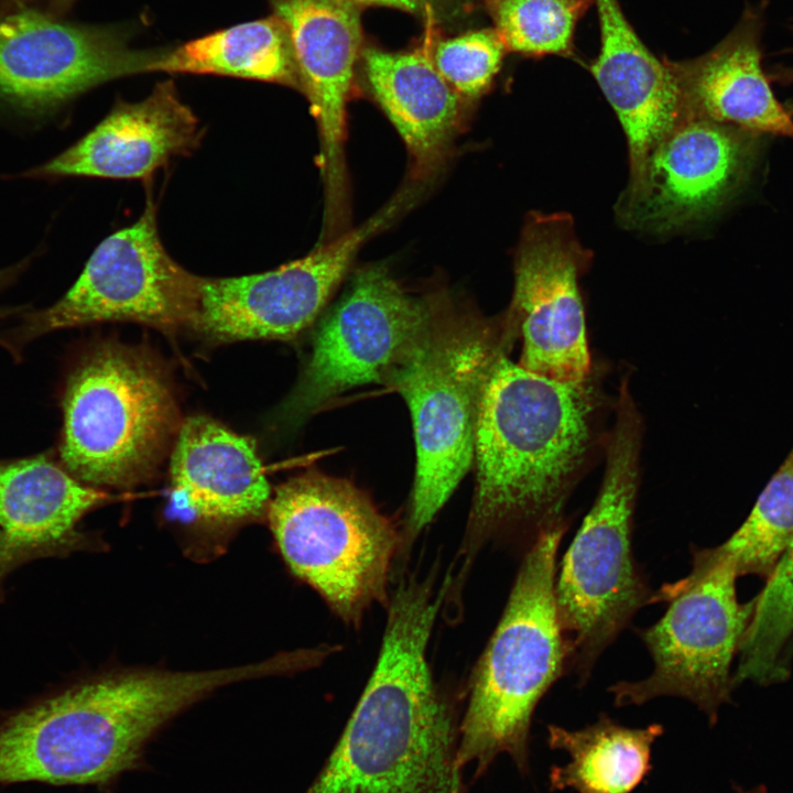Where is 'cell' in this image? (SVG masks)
<instances>
[{
    "mask_svg": "<svg viewBox=\"0 0 793 793\" xmlns=\"http://www.w3.org/2000/svg\"><path fill=\"white\" fill-rule=\"evenodd\" d=\"M445 587L404 580L388 601L372 674L305 793H466L459 725L436 686L427 645Z\"/></svg>",
    "mask_w": 793,
    "mask_h": 793,
    "instance_id": "cell-1",
    "label": "cell"
},
{
    "mask_svg": "<svg viewBox=\"0 0 793 793\" xmlns=\"http://www.w3.org/2000/svg\"><path fill=\"white\" fill-rule=\"evenodd\" d=\"M273 659L207 671L138 670L84 680L0 719V784L108 785L150 739L214 691L275 674Z\"/></svg>",
    "mask_w": 793,
    "mask_h": 793,
    "instance_id": "cell-2",
    "label": "cell"
},
{
    "mask_svg": "<svg viewBox=\"0 0 793 793\" xmlns=\"http://www.w3.org/2000/svg\"><path fill=\"white\" fill-rule=\"evenodd\" d=\"M593 388L589 378L562 382L506 355L497 360L476 427L470 546L513 536L526 548L542 531L565 521V501L595 437Z\"/></svg>",
    "mask_w": 793,
    "mask_h": 793,
    "instance_id": "cell-3",
    "label": "cell"
},
{
    "mask_svg": "<svg viewBox=\"0 0 793 793\" xmlns=\"http://www.w3.org/2000/svg\"><path fill=\"white\" fill-rule=\"evenodd\" d=\"M567 530L562 521L524 550L502 616L479 658L459 723L457 762L474 763V780L499 754L530 773L534 711L568 672L571 650L555 602L556 557Z\"/></svg>",
    "mask_w": 793,
    "mask_h": 793,
    "instance_id": "cell-4",
    "label": "cell"
},
{
    "mask_svg": "<svg viewBox=\"0 0 793 793\" xmlns=\"http://www.w3.org/2000/svg\"><path fill=\"white\" fill-rule=\"evenodd\" d=\"M641 419L623 381L607 439L598 496L567 548L555 579L558 619L567 638L568 672L578 686L589 680L601 653L653 593L632 548L639 485Z\"/></svg>",
    "mask_w": 793,
    "mask_h": 793,
    "instance_id": "cell-5",
    "label": "cell"
},
{
    "mask_svg": "<svg viewBox=\"0 0 793 793\" xmlns=\"http://www.w3.org/2000/svg\"><path fill=\"white\" fill-rule=\"evenodd\" d=\"M62 465L93 487L150 480L183 421L167 371L149 352L97 344L69 371L62 397Z\"/></svg>",
    "mask_w": 793,
    "mask_h": 793,
    "instance_id": "cell-6",
    "label": "cell"
},
{
    "mask_svg": "<svg viewBox=\"0 0 793 793\" xmlns=\"http://www.w3.org/2000/svg\"><path fill=\"white\" fill-rule=\"evenodd\" d=\"M437 302L426 336L390 383L413 420L412 535L433 520L468 470L486 383L515 337L504 319L496 327L456 316Z\"/></svg>",
    "mask_w": 793,
    "mask_h": 793,
    "instance_id": "cell-7",
    "label": "cell"
},
{
    "mask_svg": "<svg viewBox=\"0 0 793 793\" xmlns=\"http://www.w3.org/2000/svg\"><path fill=\"white\" fill-rule=\"evenodd\" d=\"M267 511L290 569L345 622L358 626L373 604L389 601L399 535L352 484L307 471L281 484Z\"/></svg>",
    "mask_w": 793,
    "mask_h": 793,
    "instance_id": "cell-8",
    "label": "cell"
},
{
    "mask_svg": "<svg viewBox=\"0 0 793 793\" xmlns=\"http://www.w3.org/2000/svg\"><path fill=\"white\" fill-rule=\"evenodd\" d=\"M736 568L716 547L694 548L692 571L664 584L652 602L667 604L654 624L638 629L653 670L639 681H620L608 688L616 706L642 705L656 697L684 698L710 724L730 702L731 664L750 619L752 604H740Z\"/></svg>",
    "mask_w": 793,
    "mask_h": 793,
    "instance_id": "cell-9",
    "label": "cell"
},
{
    "mask_svg": "<svg viewBox=\"0 0 793 793\" xmlns=\"http://www.w3.org/2000/svg\"><path fill=\"white\" fill-rule=\"evenodd\" d=\"M202 278L175 262L160 239L151 198L131 226L107 237L73 286L53 305L26 313L0 334V346L20 354L57 329L130 321L174 332L194 326Z\"/></svg>",
    "mask_w": 793,
    "mask_h": 793,
    "instance_id": "cell-10",
    "label": "cell"
},
{
    "mask_svg": "<svg viewBox=\"0 0 793 793\" xmlns=\"http://www.w3.org/2000/svg\"><path fill=\"white\" fill-rule=\"evenodd\" d=\"M435 304L408 293L383 265L358 271L321 323L284 416L300 420L358 385L390 384L426 336Z\"/></svg>",
    "mask_w": 793,
    "mask_h": 793,
    "instance_id": "cell-11",
    "label": "cell"
},
{
    "mask_svg": "<svg viewBox=\"0 0 793 793\" xmlns=\"http://www.w3.org/2000/svg\"><path fill=\"white\" fill-rule=\"evenodd\" d=\"M514 289L504 321L522 337L519 365L562 382L589 378L579 278L593 259L566 213H530L514 254Z\"/></svg>",
    "mask_w": 793,
    "mask_h": 793,
    "instance_id": "cell-12",
    "label": "cell"
},
{
    "mask_svg": "<svg viewBox=\"0 0 793 793\" xmlns=\"http://www.w3.org/2000/svg\"><path fill=\"white\" fill-rule=\"evenodd\" d=\"M763 135L686 117L649 153L616 204L627 229L663 235L721 208L749 180Z\"/></svg>",
    "mask_w": 793,
    "mask_h": 793,
    "instance_id": "cell-13",
    "label": "cell"
},
{
    "mask_svg": "<svg viewBox=\"0 0 793 793\" xmlns=\"http://www.w3.org/2000/svg\"><path fill=\"white\" fill-rule=\"evenodd\" d=\"M402 203L391 202L358 228L274 270L202 278L193 327L218 343L295 337L315 321L360 247Z\"/></svg>",
    "mask_w": 793,
    "mask_h": 793,
    "instance_id": "cell-14",
    "label": "cell"
},
{
    "mask_svg": "<svg viewBox=\"0 0 793 793\" xmlns=\"http://www.w3.org/2000/svg\"><path fill=\"white\" fill-rule=\"evenodd\" d=\"M157 54L132 51L105 28L35 10L0 13V100L45 113L107 80L146 72Z\"/></svg>",
    "mask_w": 793,
    "mask_h": 793,
    "instance_id": "cell-15",
    "label": "cell"
},
{
    "mask_svg": "<svg viewBox=\"0 0 793 793\" xmlns=\"http://www.w3.org/2000/svg\"><path fill=\"white\" fill-rule=\"evenodd\" d=\"M287 26L300 86L316 118L327 211L341 197L346 102L360 53V11L348 0H268Z\"/></svg>",
    "mask_w": 793,
    "mask_h": 793,
    "instance_id": "cell-16",
    "label": "cell"
},
{
    "mask_svg": "<svg viewBox=\"0 0 793 793\" xmlns=\"http://www.w3.org/2000/svg\"><path fill=\"white\" fill-rule=\"evenodd\" d=\"M199 122L164 82L145 99L121 101L72 146L25 172V177L87 176L142 178L170 159L194 150L200 139Z\"/></svg>",
    "mask_w": 793,
    "mask_h": 793,
    "instance_id": "cell-17",
    "label": "cell"
},
{
    "mask_svg": "<svg viewBox=\"0 0 793 793\" xmlns=\"http://www.w3.org/2000/svg\"><path fill=\"white\" fill-rule=\"evenodd\" d=\"M765 4L748 6L731 31L706 53L665 61L687 117L793 139L792 115L778 100L762 66Z\"/></svg>",
    "mask_w": 793,
    "mask_h": 793,
    "instance_id": "cell-18",
    "label": "cell"
},
{
    "mask_svg": "<svg viewBox=\"0 0 793 793\" xmlns=\"http://www.w3.org/2000/svg\"><path fill=\"white\" fill-rule=\"evenodd\" d=\"M107 498L47 454L0 460V602L15 568L79 548L77 524Z\"/></svg>",
    "mask_w": 793,
    "mask_h": 793,
    "instance_id": "cell-19",
    "label": "cell"
},
{
    "mask_svg": "<svg viewBox=\"0 0 793 793\" xmlns=\"http://www.w3.org/2000/svg\"><path fill=\"white\" fill-rule=\"evenodd\" d=\"M599 51L588 70L626 134L630 176L652 149L686 118L677 83L665 57L641 40L619 0H594Z\"/></svg>",
    "mask_w": 793,
    "mask_h": 793,
    "instance_id": "cell-20",
    "label": "cell"
},
{
    "mask_svg": "<svg viewBox=\"0 0 793 793\" xmlns=\"http://www.w3.org/2000/svg\"><path fill=\"white\" fill-rule=\"evenodd\" d=\"M170 475L180 506L207 522L257 517L271 499L253 443L207 416L183 421L170 454Z\"/></svg>",
    "mask_w": 793,
    "mask_h": 793,
    "instance_id": "cell-21",
    "label": "cell"
},
{
    "mask_svg": "<svg viewBox=\"0 0 793 793\" xmlns=\"http://www.w3.org/2000/svg\"><path fill=\"white\" fill-rule=\"evenodd\" d=\"M371 91L420 171L432 169L459 118L458 95L423 52L369 48L363 55Z\"/></svg>",
    "mask_w": 793,
    "mask_h": 793,
    "instance_id": "cell-22",
    "label": "cell"
},
{
    "mask_svg": "<svg viewBox=\"0 0 793 793\" xmlns=\"http://www.w3.org/2000/svg\"><path fill=\"white\" fill-rule=\"evenodd\" d=\"M546 728L548 748L569 757L551 768L550 790L577 793H631L652 770V746L664 731L661 724L630 728L605 713L580 729Z\"/></svg>",
    "mask_w": 793,
    "mask_h": 793,
    "instance_id": "cell-23",
    "label": "cell"
},
{
    "mask_svg": "<svg viewBox=\"0 0 793 793\" xmlns=\"http://www.w3.org/2000/svg\"><path fill=\"white\" fill-rule=\"evenodd\" d=\"M146 72L213 74L300 85L287 26L274 13L160 52Z\"/></svg>",
    "mask_w": 793,
    "mask_h": 793,
    "instance_id": "cell-24",
    "label": "cell"
},
{
    "mask_svg": "<svg viewBox=\"0 0 793 793\" xmlns=\"http://www.w3.org/2000/svg\"><path fill=\"white\" fill-rule=\"evenodd\" d=\"M738 651L734 685H771L790 676L793 658V540L767 576Z\"/></svg>",
    "mask_w": 793,
    "mask_h": 793,
    "instance_id": "cell-25",
    "label": "cell"
},
{
    "mask_svg": "<svg viewBox=\"0 0 793 793\" xmlns=\"http://www.w3.org/2000/svg\"><path fill=\"white\" fill-rule=\"evenodd\" d=\"M594 0H486L507 52L575 58V33Z\"/></svg>",
    "mask_w": 793,
    "mask_h": 793,
    "instance_id": "cell-26",
    "label": "cell"
},
{
    "mask_svg": "<svg viewBox=\"0 0 793 793\" xmlns=\"http://www.w3.org/2000/svg\"><path fill=\"white\" fill-rule=\"evenodd\" d=\"M793 540V449L759 496L746 521L718 550L738 576L770 574Z\"/></svg>",
    "mask_w": 793,
    "mask_h": 793,
    "instance_id": "cell-27",
    "label": "cell"
},
{
    "mask_svg": "<svg viewBox=\"0 0 793 793\" xmlns=\"http://www.w3.org/2000/svg\"><path fill=\"white\" fill-rule=\"evenodd\" d=\"M506 52L495 29H481L439 42L430 57L457 95L477 98L490 88Z\"/></svg>",
    "mask_w": 793,
    "mask_h": 793,
    "instance_id": "cell-28",
    "label": "cell"
},
{
    "mask_svg": "<svg viewBox=\"0 0 793 793\" xmlns=\"http://www.w3.org/2000/svg\"><path fill=\"white\" fill-rule=\"evenodd\" d=\"M357 6L372 4L400 9L413 14L443 15L457 9L458 0H348Z\"/></svg>",
    "mask_w": 793,
    "mask_h": 793,
    "instance_id": "cell-29",
    "label": "cell"
},
{
    "mask_svg": "<svg viewBox=\"0 0 793 793\" xmlns=\"http://www.w3.org/2000/svg\"><path fill=\"white\" fill-rule=\"evenodd\" d=\"M76 0H0V13L17 10H35L62 18Z\"/></svg>",
    "mask_w": 793,
    "mask_h": 793,
    "instance_id": "cell-30",
    "label": "cell"
},
{
    "mask_svg": "<svg viewBox=\"0 0 793 793\" xmlns=\"http://www.w3.org/2000/svg\"><path fill=\"white\" fill-rule=\"evenodd\" d=\"M31 258H25L19 263L0 269V291L13 283L19 275L28 268ZM21 307L0 306V322L21 312Z\"/></svg>",
    "mask_w": 793,
    "mask_h": 793,
    "instance_id": "cell-31",
    "label": "cell"
},
{
    "mask_svg": "<svg viewBox=\"0 0 793 793\" xmlns=\"http://www.w3.org/2000/svg\"><path fill=\"white\" fill-rule=\"evenodd\" d=\"M786 78H787V79H793V67L790 68L789 70H786ZM789 111H790L791 115H793V106L790 107V110H789Z\"/></svg>",
    "mask_w": 793,
    "mask_h": 793,
    "instance_id": "cell-32",
    "label": "cell"
},
{
    "mask_svg": "<svg viewBox=\"0 0 793 793\" xmlns=\"http://www.w3.org/2000/svg\"><path fill=\"white\" fill-rule=\"evenodd\" d=\"M750 793H757V792H750ZM759 793V792H758Z\"/></svg>",
    "mask_w": 793,
    "mask_h": 793,
    "instance_id": "cell-33",
    "label": "cell"
}]
</instances>
